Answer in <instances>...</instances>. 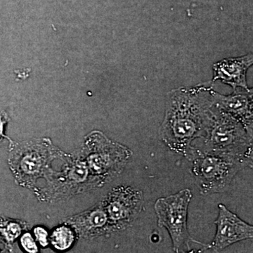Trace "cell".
Masks as SVG:
<instances>
[{
  "instance_id": "30bf717a",
  "label": "cell",
  "mask_w": 253,
  "mask_h": 253,
  "mask_svg": "<svg viewBox=\"0 0 253 253\" xmlns=\"http://www.w3.org/2000/svg\"><path fill=\"white\" fill-rule=\"evenodd\" d=\"M232 94L224 95L215 91L214 106L231 115L253 134V89H239Z\"/></svg>"
},
{
  "instance_id": "277c9868",
  "label": "cell",
  "mask_w": 253,
  "mask_h": 253,
  "mask_svg": "<svg viewBox=\"0 0 253 253\" xmlns=\"http://www.w3.org/2000/svg\"><path fill=\"white\" fill-rule=\"evenodd\" d=\"M192 192L189 189L181 190L175 194L159 198L154 205L158 218V226L167 229L172 242L174 252L179 253L181 249L190 251L193 244L210 249V244L196 241L190 236L187 219L189 206Z\"/></svg>"
},
{
  "instance_id": "8992f818",
  "label": "cell",
  "mask_w": 253,
  "mask_h": 253,
  "mask_svg": "<svg viewBox=\"0 0 253 253\" xmlns=\"http://www.w3.org/2000/svg\"><path fill=\"white\" fill-rule=\"evenodd\" d=\"M114 232L132 225L144 210V194L129 186H119L101 201Z\"/></svg>"
},
{
  "instance_id": "9c48e42d",
  "label": "cell",
  "mask_w": 253,
  "mask_h": 253,
  "mask_svg": "<svg viewBox=\"0 0 253 253\" xmlns=\"http://www.w3.org/2000/svg\"><path fill=\"white\" fill-rule=\"evenodd\" d=\"M253 63V53L235 58H228L214 63L212 66L213 83L220 81L231 86L233 90L244 89L249 90L247 72Z\"/></svg>"
},
{
  "instance_id": "3957f363",
  "label": "cell",
  "mask_w": 253,
  "mask_h": 253,
  "mask_svg": "<svg viewBox=\"0 0 253 253\" xmlns=\"http://www.w3.org/2000/svg\"><path fill=\"white\" fill-rule=\"evenodd\" d=\"M85 145L86 164L98 187L119 175L132 156L129 148L110 140L99 131L91 133Z\"/></svg>"
},
{
  "instance_id": "5bb4252c",
  "label": "cell",
  "mask_w": 253,
  "mask_h": 253,
  "mask_svg": "<svg viewBox=\"0 0 253 253\" xmlns=\"http://www.w3.org/2000/svg\"><path fill=\"white\" fill-rule=\"evenodd\" d=\"M21 244L26 252L30 253H37L38 252V247L36 241L29 233H26V234H23L21 236Z\"/></svg>"
},
{
  "instance_id": "5b68a950",
  "label": "cell",
  "mask_w": 253,
  "mask_h": 253,
  "mask_svg": "<svg viewBox=\"0 0 253 253\" xmlns=\"http://www.w3.org/2000/svg\"><path fill=\"white\" fill-rule=\"evenodd\" d=\"M191 161V172L203 196L225 192L237 173L245 168L232 160L201 153H196Z\"/></svg>"
},
{
  "instance_id": "9a60e30c",
  "label": "cell",
  "mask_w": 253,
  "mask_h": 253,
  "mask_svg": "<svg viewBox=\"0 0 253 253\" xmlns=\"http://www.w3.org/2000/svg\"><path fill=\"white\" fill-rule=\"evenodd\" d=\"M34 235L36 236V241L39 243L42 247L45 248L49 245V234L47 231L42 226H37L33 230Z\"/></svg>"
},
{
  "instance_id": "2e32d148",
  "label": "cell",
  "mask_w": 253,
  "mask_h": 253,
  "mask_svg": "<svg viewBox=\"0 0 253 253\" xmlns=\"http://www.w3.org/2000/svg\"><path fill=\"white\" fill-rule=\"evenodd\" d=\"M5 123H6V121H5L4 117H3L1 115H0V138L4 136V134H3V131H4V126Z\"/></svg>"
},
{
  "instance_id": "7c38bea8",
  "label": "cell",
  "mask_w": 253,
  "mask_h": 253,
  "mask_svg": "<svg viewBox=\"0 0 253 253\" xmlns=\"http://www.w3.org/2000/svg\"><path fill=\"white\" fill-rule=\"evenodd\" d=\"M76 239L74 230L69 226L62 225L56 228L50 236L49 241L55 249L59 251H67Z\"/></svg>"
},
{
  "instance_id": "6da1fadb",
  "label": "cell",
  "mask_w": 253,
  "mask_h": 253,
  "mask_svg": "<svg viewBox=\"0 0 253 253\" xmlns=\"http://www.w3.org/2000/svg\"><path fill=\"white\" fill-rule=\"evenodd\" d=\"M215 91L209 81L168 93L159 135L173 152L192 161L194 144L206 134L212 120Z\"/></svg>"
},
{
  "instance_id": "8fae6325",
  "label": "cell",
  "mask_w": 253,
  "mask_h": 253,
  "mask_svg": "<svg viewBox=\"0 0 253 253\" xmlns=\"http://www.w3.org/2000/svg\"><path fill=\"white\" fill-rule=\"evenodd\" d=\"M67 224L74 227L76 232L86 239H93L114 232L101 201L85 212L70 218Z\"/></svg>"
},
{
  "instance_id": "52a82bcc",
  "label": "cell",
  "mask_w": 253,
  "mask_h": 253,
  "mask_svg": "<svg viewBox=\"0 0 253 253\" xmlns=\"http://www.w3.org/2000/svg\"><path fill=\"white\" fill-rule=\"evenodd\" d=\"M47 143H25L13 151L9 164L20 184H32L36 180L51 158H54Z\"/></svg>"
},
{
  "instance_id": "4fadbf2b",
  "label": "cell",
  "mask_w": 253,
  "mask_h": 253,
  "mask_svg": "<svg viewBox=\"0 0 253 253\" xmlns=\"http://www.w3.org/2000/svg\"><path fill=\"white\" fill-rule=\"evenodd\" d=\"M23 226L16 221H7L0 226V231L8 242H13L22 232Z\"/></svg>"
},
{
  "instance_id": "ba28073f",
  "label": "cell",
  "mask_w": 253,
  "mask_h": 253,
  "mask_svg": "<svg viewBox=\"0 0 253 253\" xmlns=\"http://www.w3.org/2000/svg\"><path fill=\"white\" fill-rule=\"evenodd\" d=\"M216 234L210 249L220 253L231 245L253 238V226L231 212L224 205L218 206V215L214 221Z\"/></svg>"
},
{
  "instance_id": "7a4b0ae2",
  "label": "cell",
  "mask_w": 253,
  "mask_h": 253,
  "mask_svg": "<svg viewBox=\"0 0 253 253\" xmlns=\"http://www.w3.org/2000/svg\"><path fill=\"white\" fill-rule=\"evenodd\" d=\"M200 139L201 144L194 146L195 155H214L236 161L245 168L253 167V133L235 118L215 106L209 127Z\"/></svg>"
}]
</instances>
